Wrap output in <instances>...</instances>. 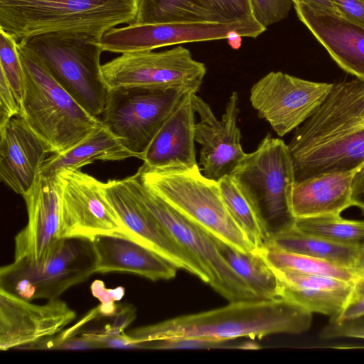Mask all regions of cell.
<instances>
[{"label": "cell", "mask_w": 364, "mask_h": 364, "mask_svg": "<svg viewBox=\"0 0 364 364\" xmlns=\"http://www.w3.org/2000/svg\"><path fill=\"white\" fill-rule=\"evenodd\" d=\"M364 316V277L354 282L350 296L340 314L329 321L340 323Z\"/></svg>", "instance_id": "obj_39"}, {"label": "cell", "mask_w": 364, "mask_h": 364, "mask_svg": "<svg viewBox=\"0 0 364 364\" xmlns=\"http://www.w3.org/2000/svg\"><path fill=\"white\" fill-rule=\"evenodd\" d=\"M25 75L21 116L51 154L70 149L102 121L84 109L41 60L18 42Z\"/></svg>", "instance_id": "obj_5"}, {"label": "cell", "mask_w": 364, "mask_h": 364, "mask_svg": "<svg viewBox=\"0 0 364 364\" xmlns=\"http://www.w3.org/2000/svg\"><path fill=\"white\" fill-rule=\"evenodd\" d=\"M265 30L255 19L227 23L134 22L109 30L102 36L100 43L103 51L122 54L190 42L257 38Z\"/></svg>", "instance_id": "obj_12"}, {"label": "cell", "mask_w": 364, "mask_h": 364, "mask_svg": "<svg viewBox=\"0 0 364 364\" xmlns=\"http://www.w3.org/2000/svg\"><path fill=\"white\" fill-rule=\"evenodd\" d=\"M21 106L5 77L0 73V127L10 119L21 115Z\"/></svg>", "instance_id": "obj_40"}, {"label": "cell", "mask_w": 364, "mask_h": 364, "mask_svg": "<svg viewBox=\"0 0 364 364\" xmlns=\"http://www.w3.org/2000/svg\"><path fill=\"white\" fill-rule=\"evenodd\" d=\"M357 269L359 270L361 277H364V247L358 260Z\"/></svg>", "instance_id": "obj_46"}, {"label": "cell", "mask_w": 364, "mask_h": 364, "mask_svg": "<svg viewBox=\"0 0 364 364\" xmlns=\"http://www.w3.org/2000/svg\"><path fill=\"white\" fill-rule=\"evenodd\" d=\"M294 225L305 233L331 242L364 247V220H348L329 214L295 218Z\"/></svg>", "instance_id": "obj_30"}, {"label": "cell", "mask_w": 364, "mask_h": 364, "mask_svg": "<svg viewBox=\"0 0 364 364\" xmlns=\"http://www.w3.org/2000/svg\"><path fill=\"white\" fill-rule=\"evenodd\" d=\"M0 73L9 82L17 100L22 105L25 75L18 50V41L0 28Z\"/></svg>", "instance_id": "obj_32"}, {"label": "cell", "mask_w": 364, "mask_h": 364, "mask_svg": "<svg viewBox=\"0 0 364 364\" xmlns=\"http://www.w3.org/2000/svg\"><path fill=\"white\" fill-rule=\"evenodd\" d=\"M355 170L326 173L295 181L290 200L294 218L340 215L352 206L351 181Z\"/></svg>", "instance_id": "obj_24"}, {"label": "cell", "mask_w": 364, "mask_h": 364, "mask_svg": "<svg viewBox=\"0 0 364 364\" xmlns=\"http://www.w3.org/2000/svg\"><path fill=\"white\" fill-rule=\"evenodd\" d=\"M232 176L259 207L269 223H291L292 159L282 139L267 134L255 151L246 154Z\"/></svg>", "instance_id": "obj_9"}, {"label": "cell", "mask_w": 364, "mask_h": 364, "mask_svg": "<svg viewBox=\"0 0 364 364\" xmlns=\"http://www.w3.org/2000/svg\"><path fill=\"white\" fill-rule=\"evenodd\" d=\"M294 4H304L313 11L328 15L342 17L332 0H292Z\"/></svg>", "instance_id": "obj_45"}, {"label": "cell", "mask_w": 364, "mask_h": 364, "mask_svg": "<svg viewBox=\"0 0 364 364\" xmlns=\"http://www.w3.org/2000/svg\"><path fill=\"white\" fill-rule=\"evenodd\" d=\"M321 339L358 338L364 340V316L344 322L329 321L319 333Z\"/></svg>", "instance_id": "obj_37"}, {"label": "cell", "mask_w": 364, "mask_h": 364, "mask_svg": "<svg viewBox=\"0 0 364 364\" xmlns=\"http://www.w3.org/2000/svg\"><path fill=\"white\" fill-rule=\"evenodd\" d=\"M115 318L112 325H107L103 331L105 334H117L124 332V330L133 321L136 316L135 309L131 306L118 307L114 314Z\"/></svg>", "instance_id": "obj_43"}, {"label": "cell", "mask_w": 364, "mask_h": 364, "mask_svg": "<svg viewBox=\"0 0 364 364\" xmlns=\"http://www.w3.org/2000/svg\"><path fill=\"white\" fill-rule=\"evenodd\" d=\"M135 175L164 202L213 237L245 253L257 251L227 208L218 181L205 177L198 165L150 167L143 164Z\"/></svg>", "instance_id": "obj_4"}, {"label": "cell", "mask_w": 364, "mask_h": 364, "mask_svg": "<svg viewBox=\"0 0 364 364\" xmlns=\"http://www.w3.org/2000/svg\"><path fill=\"white\" fill-rule=\"evenodd\" d=\"M132 157L137 158L102 122L70 149L48 157L40 173L51 175L63 168L80 170L95 161H122Z\"/></svg>", "instance_id": "obj_25"}, {"label": "cell", "mask_w": 364, "mask_h": 364, "mask_svg": "<svg viewBox=\"0 0 364 364\" xmlns=\"http://www.w3.org/2000/svg\"><path fill=\"white\" fill-rule=\"evenodd\" d=\"M184 94L139 87L109 89L102 121L141 159Z\"/></svg>", "instance_id": "obj_11"}, {"label": "cell", "mask_w": 364, "mask_h": 364, "mask_svg": "<svg viewBox=\"0 0 364 364\" xmlns=\"http://www.w3.org/2000/svg\"><path fill=\"white\" fill-rule=\"evenodd\" d=\"M234 340H218L205 337H173L140 343L144 349H211L240 348L258 349L257 344L252 342H235Z\"/></svg>", "instance_id": "obj_34"}, {"label": "cell", "mask_w": 364, "mask_h": 364, "mask_svg": "<svg viewBox=\"0 0 364 364\" xmlns=\"http://www.w3.org/2000/svg\"><path fill=\"white\" fill-rule=\"evenodd\" d=\"M124 180L173 239L206 271L213 290L229 302L259 299L220 254L216 238L178 213L135 174Z\"/></svg>", "instance_id": "obj_8"}, {"label": "cell", "mask_w": 364, "mask_h": 364, "mask_svg": "<svg viewBox=\"0 0 364 364\" xmlns=\"http://www.w3.org/2000/svg\"><path fill=\"white\" fill-rule=\"evenodd\" d=\"M100 348V345L86 333L81 336H73L59 341L43 338L27 346L24 349L89 350Z\"/></svg>", "instance_id": "obj_38"}, {"label": "cell", "mask_w": 364, "mask_h": 364, "mask_svg": "<svg viewBox=\"0 0 364 364\" xmlns=\"http://www.w3.org/2000/svg\"><path fill=\"white\" fill-rule=\"evenodd\" d=\"M101 348H141L140 343L124 332L117 334H105L101 332L88 333Z\"/></svg>", "instance_id": "obj_41"}, {"label": "cell", "mask_w": 364, "mask_h": 364, "mask_svg": "<svg viewBox=\"0 0 364 364\" xmlns=\"http://www.w3.org/2000/svg\"><path fill=\"white\" fill-rule=\"evenodd\" d=\"M223 257L259 299L279 297V283L273 269L256 252L245 253L216 239Z\"/></svg>", "instance_id": "obj_28"}, {"label": "cell", "mask_w": 364, "mask_h": 364, "mask_svg": "<svg viewBox=\"0 0 364 364\" xmlns=\"http://www.w3.org/2000/svg\"><path fill=\"white\" fill-rule=\"evenodd\" d=\"M254 18L262 26L285 18L290 11L292 0H250Z\"/></svg>", "instance_id": "obj_35"}, {"label": "cell", "mask_w": 364, "mask_h": 364, "mask_svg": "<svg viewBox=\"0 0 364 364\" xmlns=\"http://www.w3.org/2000/svg\"><path fill=\"white\" fill-rule=\"evenodd\" d=\"M138 0H0V28L18 42L38 35L71 32L101 39L135 22Z\"/></svg>", "instance_id": "obj_3"}, {"label": "cell", "mask_w": 364, "mask_h": 364, "mask_svg": "<svg viewBox=\"0 0 364 364\" xmlns=\"http://www.w3.org/2000/svg\"><path fill=\"white\" fill-rule=\"evenodd\" d=\"M105 196L131 239L209 284L206 271L168 233L155 216L133 193L124 178L103 185Z\"/></svg>", "instance_id": "obj_15"}, {"label": "cell", "mask_w": 364, "mask_h": 364, "mask_svg": "<svg viewBox=\"0 0 364 364\" xmlns=\"http://www.w3.org/2000/svg\"><path fill=\"white\" fill-rule=\"evenodd\" d=\"M343 18L364 28V0H332Z\"/></svg>", "instance_id": "obj_42"}, {"label": "cell", "mask_w": 364, "mask_h": 364, "mask_svg": "<svg viewBox=\"0 0 364 364\" xmlns=\"http://www.w3.org/2000/svg\"><path fill=\"white\" fill-rule=\"evenodd\" d=\"M333 83L313 82L280 71L270 72L250 90V100L259 118L279 136L304 123L321 105Z\"/></svg>", "instance_id": "obj_14"}, {"label": "cell", "mask_w": 364, "mask_h": 364, "mask_svg": "<svg viewBox=\"0 0 364 364\" xmlns=\"http://www.w3.org/2000/svg\"><path fill=\"white\" fill-rule=\"evenodd\" d=\"M257 252L274 270L329 277L350 282L361 277L357 269L304 255L267 247L257 250Z\"/></svg>", "instance_id": "obj_29"}, {"label": "cell", "mask_w": 364, "mask_h": 364, "mask_svg": "<svg viewBox=\"0 0 364 364\" xmlns=\"http://www.w3.org/2000/svg\"><path fill=\"white\" fill-rule=\"evenodd\" d=\"M193 2L211 22L227 23L255 19L250 0H193Z\"/></svg>", "instance_id": "obj_33"}, {"label": "cell", "mask_w": 364, "mask_h": 364, "mask_svg": "<svg viewBox=\"0 0 364 364\" xmlns=\"http://www.w3.org/2000/svg\"><path fill=\"white\" fill-rule=\"evenodd\" d=\"M90 289L92 295L100 301L97 306L99 314L105 316H114L118 309V305L115 301L121 300L124 296V288L117 287L107 289L102 281L95 280L92 282Z\"/></svg>", "instance_id": "obj_36"}, {"label": "cell", "mask_w": 364, "mask_h": 364, "mask_svg": "<svg viewBox=\"0 0 364 364\" xmlns=\"http://www.w3.org/2000/svg\"><path fill=\"white\" fill-rule=\"evenodd\" d=\"M96 258V273L125 272L151 281L176 276V266L148 247L122 236L101 235L91 240Z\"/></svg>", "instance_id": "obj_21"}, {"label": "cell", "mask_w": 364, "mask_h": 364, "mask_svg": "<svg viewBox=\"0 0 364 364\" xmlns=\"http://www.w3.org/2000/svg\"><path fill=\"white\" fill-rule=\"evenodd\" d=\"M100 38L71 32L48 33L18 43L35 54L53 77L89 113L103 112L108 89L100 64Z\"/></svg>", "instance_id": "obj_6"}, {"label": "cell", "mask_w": 364, "mask_h": 364, "mask_svg": "<svg viewBox=\"0 0 364 364\" xmlns=\"http://www.w3.org/2000/svg\"><path fill=\"white\" fill-rule=\"evenodd\" d=\"M0 137L1 181L23 196L36 182L50 149L21 115L0 127Z\"/></svg>", "instance_id": "obj_19"}, {"label": "cell", "mask_w": 364, "mask_h": 364, "mask_svg": "<svg viewBox=\"0 0 364 364\" xmlns=\"http://www.w3.org/2000/svg\"><path fill=\"white\" fill-rule=\"evenodd\" d=\"M295 181L349 171L364 163V79L333 83L316 110L287 144Z\"/></svg>", "instance_id": "obj_1"}, {"label": "cell", "mask_w": 364, "mask_h": 364, "mask_svg": "<svg viewBox=\"0 0 364 364\" xmlns=\"http://www.w3.org/2000/svg\"><path fill=\"white\" fill-rule=\"evenodd\" d=\"M350 198L352 206L359 208L364 213V163L353 172Z\"/></svg>", "instance_id": "obj_44"}, {"label": "cell", "mask_w": 364, "mask_h": 364, "mask_svg": "<svg viewBox=\"0 0 364 364\" xmlns=\"http://www.w3.org/2000/svg\"><path fill=\"white\" fill-rule=\"evenodd\" d=\"M300 21L334 61L355 77L364 79V28L343 17L316 12L294 4Z\"/></svg>", "instance_id": "obj_20"}, {"label": "cell", "mask_w": 364, "mask_h": 364, "mask_svg": "<svg viewBox=\"0 0 364 364\" xmlns=\"http://www.w3.org/2000/svg\"><path fill=\"white\" fill-rule=\"evenodd\" d=\"M264 247L304 255L354 269H357L363 248L305 233L297 229L294 222L272 231Z\"/></svg>", "instance_id": "obj_26"}, {"label": "cell", "mask_w": 364, "mask_h": 364, "mask_svg": "<svg viewBox=\"0 0 364 364\" xmlns=\"http://www.w3.org/2000/svg\"><path fill=\"white\" fill-rule=\"evenodd\" d=\"M136 23L211 22L193 0H138Z\"/></svg>", "instance_id": "obj_31"}, {"label": "cell", "mask_w": 364, "mask_h": 364, "mask_svg": "<svg viewBox=\"0 0 364 364\" xmlns=\"http://www.w3.org/2000/svg\"><path fill=\"white\" fill-rule=\"evenodd\" d=\"M76 313L59 299L36 304L0 289V350L24 349L60 333Z\"/></svg>", "instance_id": "obj_18"}, {"label": "cell", "mask_w": 364, "mask_h": 364, "mask_svg": "<svg viewBox=\"0 0 364 364\" xmlns=\"http://www.w3.org/2000/svg\"><path fill=\"white\" fill-rule=\"evenodd\" d=\"M28 221L14 237V259L31 263L45 261L60 239L62 183L57 173H40L32 188L22 196Z\"/></svg>", "instance_id": "obj_17"}, {"label": "cell", "mask_w": 364, "mask_h": 364, "mask_svg": "<svg viewBox=\"0 0 364 364\" xmlns=\"http://www.w3.org/2000/svg\"><path fill=\"white\" fill-rule=\"evenodd\" d=\"M96 273L91 240L60 238L43 262L14 259L0 269V289L28 301L53 300Z\"/></svg>", "instance_id": "obj_7"}, {"label": "cell", "mask_w": 364, "mask_h": 364, "mask_svg": "<svg viewBox=\"0 0 364 364\" xmlns=\"http://www.w3.org/2000/svg\"><path fill=\"white\" fill-rule=\"evenodd\" d=\"M193 106L200 121L195 124V141L201 145L200 164L203 174L218 181L232 175L245 156L237 126L239 97L233 92L229 97L221 120L210 105L196 94L191 95Z\"/></svg>", "instance_id": "obj_16"}, {"label": "cell", "mask_w": 364, "mask_h": 364, "mask_svg": "<svg viewBox=\"0 0 364 364\" xmlns=\"http://www.w3.org/2000/svg\"><path fill=\"white\" fill-rule=\"evenodd\" d=\"M192 93H186L142 154L150 167L198 165L195 150V109Z\"/></svg>", "instance_id": "obj_22"}, {"label": "cell", "mask_w": 364, "mask_h": 364, "mask_svg": "<svg viewBox=\"0 0 364 364\" xmlns=\"http://www.w3.org/2000/svg\"><path fill=\"white\" fill-rule=\"evenodd\" d=\"M218 183L227 208L245 230L255 249L257 250L264 247L272 231L261 210L232 175L225 176Z\"/></svg>", "instance_id": "obj_27"}, {"label": "cell", "mask_w": 364, "mask_h": 364, "mask_svg": "<svg viewBox=\"0 0 364 364\" xmlns=\"http://www.w3.org/2000/svg\"><path fill=\"white\" fill-rule=\"evenodd\" d=\"M279 283V297L306 311L330 316L344 308L354 282L340 279L274 270Z\"/></svg>", "instance_id": "obj_23"}, {"label": "cell", "mask_w": 364, "mask_h": 364, "mask_svg": "<svg viewBox=\"0 0 364 364\" xmlns=\"http://www.w3.org/2000/svg\"><path fill=\"white\" fill-rule=\"evenodd\" d=\"M62 183L59 238L92 240L101 235L129 237L95 177L71 168L57 172Z\"/></svg>", "instance_id": "obj_13"}, {"label": "cell", "mask_w": 364, "mask_h": 364, "mask_svg": "<svg viewBox=\"0 0 364 364\" xmlns=\"http://www.w3.org/2000/svg\"><path fill=\"white\" fill-rule=\"evenodd\" d=\"M107 89L139 87L196 94L206 74L203 63L183 46L122 53L102 65Z\"/></svg>", "instance_id": "obj_10"}, {"label": "cell", "mask_w": 364, "mask_h": 364, "mask_svg": "<svg viewBox=\"0 0 364 364\" xmlns=\"http://www.w3.org/2000/svg\"><path fill=\"white\" fill-rule=\"evenodd\" d=\"M311 323V312L279 297L231 301L223 307L141 326L127 334L139 343L173 337L255 339L274 334L303 333Z\"/></svg>", "instance_id": "obj_2"}]
</instances>
